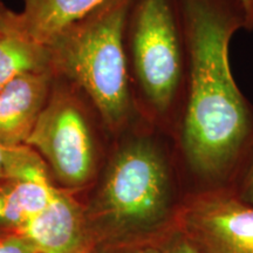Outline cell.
Listing matches in <instances>:
<instances>
[{
    "instance_id": "1",
    "label": "cell",
    "mask_w": 253,
    "mask_h": 253,
    "mask_svg": "<svg viewBox=\"0 0 253 253\" xmlns=\"http://www.w3.org/2000/svg\"><path fill=\"white\" fill-rule=\"evenodd\" d=\"M188 48V90L176 137L186 171L210 185L226 182L253 144V106L237 86L231 38L246 27L242 0H178Z\"/></svg>"
},
{
    "instance_id": "2",
    "label": "cell",
    "mask_w": 253,
    "mask_h": 253,
    "mask_svg": "<svg viewBox=\"0 0 253 253\" xmlns=\"http://www.w3.org/2000/svg\"><path fill=\"white\" fill-rule=\"evenodd\" d=\"M176 160L175 138L142 118L114 136L88 202H82L87 225L143 231L160 224L175 204Z\"/></svg>"
},
{
    "instance_id": "3",
    "label": "cell",
    "mask_w": 253,
    "mask_h": 253,
    "mask_svg": "<svg viewBox=\"0 0 253 253\" xmlns=\"http://www.w3.org/2000/svg\"><path fill=\"white\" fill-rule=\"evenodd\" d=\"M130 4L131 0H106L46 43L53 74L84 90L114 136L141 119L125 46Z\"/></svg>"
},
{
    "instance_id": "4",
    "label": "cell",
    "mask_w": 253,
    "mask_h": 253,
    "mask_svg": "<svg viewBox=\"0 0 253 253\" xmlns=\"http://www.w3.org/2000/svg\"><path fill=\"white\" fill-rule=\"evenodd\" d=\"M125 46L138 115L176 141L188 90V48L178 0H131Z\"/></svg>"
},
{
    "instance_id": "5",
    "label": "cell",
    "mask_w": 253,
    "mask_h": 253,
    "mask_svg": "<svg viewBox=\"0 0 253 253\" xmlns=\"http://www.w3.org/2000/svg\"><path fill=\"white\" fill-rule=\"evenodd\" d=\"M113 140L84 90L54 74L48 100L26 142L45 162L54 184L77 195L89 190Z\"/></svg>"
},
{
    "instance_id": "6",
    "label": "cell",
    "mask_w": 253,
    "mask_h": 253,
    "mask_svg": "<svg viewBox=\"0 0 253 253\" xmlns=\"http://www.w3.org/2000/svg\"><path fill=\"white\" fill-rule=\"evenodd\" d=\"M181 214L209 253H253V207L227 189L190 196Z\"/></svg>"
},
{
    "instance_id": "7",
    "label": "cell",
    "mask_w": 253,
    "mask_h": 253,
    "mask_svg": "<svg viewBox=\"0 0 253 253\" xmlns=\"http://www.w3.org/2000/svg\"><path fill=\"white\" fill-rule=\"evenodd\" d=\"M87 221L79 195L58 188L48 205L12 231L36 253H75L86 245Z\"/></svg>"
},
{
    "instance_id": "8",
    "label": "cell",
    "mask_w": 253,
    "mask_h": 253,
    "mask_svg": "<svg viewBox=\"0 0 253 253\" xmlns=\"http://www.w3.org/2000/svg\"><path fill=\"white\" fill-rule=\"evenodd\" d=\"M53 80L52 71L30 73L0 89V143L26 145L48 100Z\"/></svg>"
},
{
    "instance_id": "9",
    "label": "cell",
    "mask_w": 253,
    "mask_h": 253,
    "mask_svg": "<svg viewBox=\"0 0 253 253\" xmlns=\"http://www.w3.org/2000/svg\"><path fill=\"white\" fill-rule=\"evenodd\" d=\"M58 191L42 160L0 182V231L12 232L45 209Z\"/></svg>"
},
{
    "instance_id": "10",
    "label": "cell",
    "mask_w": 253,
    "mask_h": 253,
    "mask_svg": "<svg viewBox=\"0 0 253 253\" xmlns=\"http://www.w3.org/2000/svg\"><path fill=\"white\" fill-rule=\"evenodd\" d=\"M106 0H21L24 31L46 43L60 31L89 13Z\"/></svg>"
},
{
    "instance_id": "11",
    "label": "cell",
    "mask_w": 253,
    "mask_h": 253,
    "mask_svg": "<svg viewBox=\"0 0 253 253\" xmlns=\"http://www.w3.org/2000/svg\"><path fill=\"white\" fill-rule=\"evenodd\" d=\"M46 71L52 68L45 43L28 36L25 31L0 38V89L25 74Z\"/></svg>"
},
{
    "instance_id": "12",
    "label": "cell",
    "mask_w": 253,
    "mask_h": 253,
    "mask_svg": "<svg viewBox=\"0 0 253 253\" xmlns=\"http://www.w3.org/2000/svg\"><path fill=\"white\" fill-rule=\"evenodd\" d=\"M40 160L39 155L28 145L8 147L0 143V182L18 175Z\"/></svg>"
},
{
    "instance_id": "13",
    "label": "cell",
    "mask_w": 253,
    "mask_h": 253,
    "mask_svg": "<svg viewBox=\"0 0 253 253\" xmlns=\"http://www.w3.org/2000/svg\"><path fill=\"white\" fill-rule=\"evenodd\" d=\"M237 170H240L238 191H237V194L235 192H232V194L240 201L253 207V144L242 157L235 172Z\"/></svg>"
},
{
    "instance_id": "14",
    "label": "cell",
    "mask_w": 253,
    "mask_h": 253,
    "mask_svg": "<svg viewBox=\"0 0 253 253\" xmlns=\"http://www.w3.org/2000/svg\"><path fill=\"white\" fill-rule=\"evenodd\" d=\"M17 31H24L20 13L9 8L4 0H0V38Z\"/></svg>"
},
{
    "instance_id": "15",
    "label": "cell",
    "mask_w": 253,
    "mask_h": 253,
    "mask_svg": "<svg viewBox=\"0 0 253 253\" xmlns=\"http://www.w3.org/2000/svg\"><path fill=\"white\" fill-rule=\"evenodd\" d=\"M0 253H36L23 237L0 231Z\"/></svg>"
},
{
    "instance_id": "16",
    "label": "cell",
    "mask_w": 253,
    "mask_h": 253,
    "mask_svg": "<svg viewBox=\"0 0 253 253\" xmlns=\"http://www.w3.org/2000/svg\"><path fill=\"white\" fill-rule=\"evenodd\" d=\"M246 13V27L245 30H253V0H249V4L245 8Z\"/></svg>"
},
{
    "instance_id": "17",
    "label": "cell",
    "mask_w": 253,
    "mask_h": 253,
    "mask_svg": "<svg viewBox=\"0 0 253 253\" xmlns=\"http://www.w3.org/2000/svg\"><path fill=\"white\" fill-rule=\"evenodd\" d=\"M173 253H199L194 246L189 243H182L178 246H176V249L173 250Z\"/></svg>"
},
{
    "instance_id": "18",
    "label": "cell",
    "mask_w": 253,
    "mask_h": 253,
    "mask_svg": "<svg viewBox=\"0 0 253 253\" xmlns=\"http://www.w3.org/2000/svg\"><path fill=\"white\" fill-rule=\"evenodd\" d=\"M75 253H90V251H89V249H88L87 246L84 245V248H81L80 250H78V251L75 252Z\"/></svg>"
},
{
    "instance_id": "19",
    "label": "cell",
    "mask_w": 253,
    "mask_h": 253,
    "mask_svg": "<svg viewBox=\"0 0 253 253\" xmlns=\"http://www.w3.org/2000/svg\"><path fill=\"white\" fill-rule=\"evenodd\" d=\"M242 2H243V5H244V9H245L246 6H248V4H249V0H242Z\"/></svg>"
},
{
    "instance_id": "20",
    "label": "cell",
    "mask_w": 253,
    "mask_h": 253,
    "mask_svg": "<svg viewBox=\"0 0 253 253\" xmlns=\"http://www.w3.org/2000/svg\"><path fill=\"white\" fill-rule=\"evenodd\" d=\"M141 253H158L156 251H151V250H149V251H144V252H141Z\"/></svg>"
}]
</instances>
